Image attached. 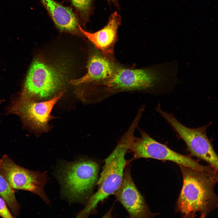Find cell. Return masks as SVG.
<instances>
[{
    "mask_svg": "<svg viewBox=\"0 0 218 218\" xmlns=\"http://www.w3.org/2000/svg\"><path fill=\"white\" fill-rule=\"evenodd\" d=\"M179 166L183 183L176 210L184 218H194L198 214L200 218H205L218 206L214 191L218 170H198Z\"/></svg>",
    "mask_w": 218,
    "mask_h": 218,
    "instance_id": "1",
    "label": "cell"
},
{
    "mask_svg": "<svg viewBox=\"0 0 218 218\" xmlns=\"http://www.w3.org/2000/svg\"><path fill=\"white\" fill-rule=\"evenodd\" d=\"M178 71V63L175 61L146 69L117 67L112 76L102 84L112 92L153 90L168 93L181 82Z\"/></svg>",
    "mask_w": 218,
    "mask_h": 218,
    "instance_id": "2",
    "label": "cell"
},
{
    "mask_svg": "<svg viewBox=\"0 0 218 218\" xmlns=\"http://www.w3.org/2000/svg\"><path fill=\"white\" fill-rule=\"evenodd\" d=\"M134 131L133 128H129L113 151L105 160L97 183L98 190L90 198L85 208L78 214L77 217H87L99 203L114 194L120 187L127 164L125 156Z\"/></svg>",
    "mask_w": 218,
    "mask_h": 218,
    "instance_id": "3",
    "label": "cell"
},
{
    "mask_svg": "<svg viewBox=\"0 0 218 218\" xmlns=\"http://www.w3.org/2000/svg\"><path fill=\"white\" fill-rule=\"evenodd\" d=\"M99 166L94 161L84 160L63 162L57 171V177L66 197L72 201L88 197L98 179Z\"/></svg>",
    "mask_w": 218,
    "mask_h": 218,
    "instance_id": "4",
    "label": "cell"
},
{
    "mask_svg": "<svg viewBox=\"0 0 218 218\" xmlns=\"http://www.w3.org/2000/svg\"><path fill=\"white\" fill-rule=\"evenodd\" d=\"M65 75L63 69L36 59L28 72L22 93L33 99L47 98L62 87Z\"/></svg>",
    "mask_w": 218,
    "mask_h": 218,
    "instance_id": "5",
    "label": "cell"
},
{
    "mask_svg": "<svg viewBox=\"0 0 218 218\" xmlns=\"http://www.w3.org/2000/svg\"><path fill=\"white\" fill-rule=\"evenodd\" d=\"M140 136L133 137L128 147L133 153V160L150 158L167 160L198 170H210V166H203L190 157L179 154L165 145L157 141L143 130H140Z\"/></svg>",
    "mask_w": 218,
    "mask_h": 218,
    "instance_id": "6",
    "label": "cell"
},
{
    "mask_svg": "<svg viewBox=\"0 0 218 218\" xmlns=\"http://www.w3.org/2000/svg\"><path fill=\"white\" fill-rule=\"evenodd\" d=\"M156 109L183 140L192 155L206 161L218 170V156L206 135L208 125L196 128L188 127L180 122L173 114L163 111L160 104Z\"/></svg>",
    "mask_w": 218,
    "mask_h": 218,
    "instance_id": "7",
    "label": "cell"
},
{
    "mask_svg": "<svg viewBox=\"0 0 218 218\" xmlns=\"http://www.w3.org/2000/svg\"><path fill=\"white\" fill-rule=\"evenodd\" d=\"M0 173L14 189L31 192L49 203L44 190L47 180L44 173L19 165L6 155L0 159Z\"/></svg>",
    "mask_w": 218,
    "mask_h": 218,
    "instance_id": "8",
    "label": "cell"
},
{
    "mask_svg": "<svg viewBox=\"0 0 218 218\" xmlns=\"http://www.w3.org/2000/svg\"><path fill=\"white\" fill-rule=\"evenodd\" d=\"M64 92H61L49 100L39 102L21 93L9 107L8 112L19 116L25 124L32 128L46 130L48 128L49 121L53 118L51 115V111Z\"/></svg>",
    "mask_w": 218,
    "mask_h": 218,
    "instance_id": "9",
    "label": "cell"
},
{
    "mask_svg": "<svg viewBox=\"0 0 218 218\" xmlns=\"http://www.w3.org/2000/svg\"><path fill=\"white\" fill-rule=\"evenodd\" d=\"M114 194L130 218H150L158 215L150 210L145 199L134 182L129 166L124 170L120 187Z\"/></svg>",
    "mask_w": 218,
    "mask_h": 218,
    "instance_id": "10",
    "label": "cell"
},
{
    "mask_svg": "<svg viewBox=\"0 0 218 218\" xmlns=\"http://www.w3.org/2000/svg\"><path fill=\"white\" fill-rule=\"evenodd\" d=\"M117 67L109 56L100 51H93L88 60L87 73L81 78L71 80L70 83L75 85L94 82L102 84L112 76Z\"/></svg>",
    "mask_w": 218,
    "mask_h": 218,
    "instance_id": "11",
    "label": "cell"
},
{
    "mask_svg": "<svg viewBox=\"0 0 218 218\" xmlns=\"http://www.w3.org/2000/svg\"><path fill=\"white\" fill-rule=\"evenodd\" d=\"M121 18L116 11L109 17L107 24L101 29L94 33L87 31L81 26L80 31L104 55L111 56L117 39L118 28L121 24Z\"/></svg>",
    "mask_w": 218,
    "mask_h": 218,
    "instance_id": "12",
    "label": "cell"
},
{
    "mask_svg": "<svg viewBox=\"0 0 218 218\" xmlns=\"http://www.w3.org/2000/svg\"><path fill=\"white\" fill-rule=\"evenodd\" d=\"M40 0L59 30L74 35H81L78 16L71 8L54 0Z\"/></svg>",
    "mask_w": 218,
    "mask_h": 218,
    "instance_id": "13",
    "label": "cell"
},
{
    "mask_svg": "<svg viewBox=\"0 0 218 218\" xmlns=\"http://www.w3.org/2000/svg\"><path fill=\"white\" fill-rule=\"evenodd\" d=\"M0 196L5 201L15 217L19 216L20 205L17 201L14 189L0 173Z\"/></svg>",
    "mask_w": 218,
    "mask_h": 218,
    "instance_id": "14",
    "label": "cell"
},
{
    "mask_svg": "<svg viewBox=\"0 0 218 218\" xmlns=\"http://www.w3.org/2000/svg\"><path fill=\"white\" fill-rule=\"evenodd\" d=\"M75 10L81 26L85 27L93 12L94 0H69Z\"/></svg>",
    "mask_w": 218,
    "mask_h": 218,
    "instance_id": "15",
    "label": "cell"
},
{
    "mask_svg": "<svg viewBox=\"0 0 218 218\" xmlns=\"http://www.w3.org/2000/svg\"><path fill=\"white\" fill-rule=\"evenodd\" d=\"M0 216L3 218L14 217L4 199L0 197Z\"/></svg>",
    "mask_w": 218,
    "mask_h": 218,
    "instance_id": "16",
    "label": "cell"
},
{
    "mask_svg": "<svg viewBox=\"0 0 218 218\" xmlns=\"http://www.w3.org/2000/svg\"><path fill=\"white\" fill-rule=\"evenodd\" d=\"M109 3H112L117 6L118 5V0H107Z\"/></svg>",
    "mask_w": 218,
    "mask_h": 218,
    "instance_id": "17",
    "label": "cell"
},
{
    "mask_svg": "<svg viewBox=\"0 0 218 218\" xmlns=\"http://www.w3.org/2000/svg\"><path fill=\"white\" fill-rule=\"evenodd\" d=\"M2 101V100H0V103H1Z\"/></svg>",
    "mask_w": 218,
    "mask_h": 218,
    "instance_id": "18",
    "label": "cell"
}]
</instances>
